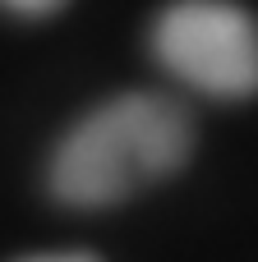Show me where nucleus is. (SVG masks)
Returning <instances> with one entry per match:
<instances>
[{"label":"nucleus","instance_id":"1","mask_svg":"<svg viewBox=\"0 0 258 262\" xmlns=\"http://www.w3.org/2000/svg\"><path fill=\"white\" fill-rule=\"evenodd\" d=\"M194 120L162 92H125L88 111L51 152L46 184L69 207H111L189 161Z\"/></svg>","mask_w":258,"mask_h":262},{"label":"nucleus","instance_id":"2","mask_svg":"<svg viewBox=\"0 0 258 262\" xmlns=\"http://www.w3.org/2000/svg\"><path fill=\"white\" fill-rule=\"evenodd\" d=\"M157 60L208 97L258 92V23L231 0H175L152 23Z\"/></svg>","mask_w":258,"mask_h":262},{"label":"nucleus","instance_id":"3","mask_svg":"<svg viewBox=\"0 0 258 262\" xmlns=\"http://www.w3.org/2000/svg\"><path fill=\"white\" fill-rule=\"evenodd\" d=\"M0 5L14 9V14H32V18H37V14H55L65 0H0Z\"/></svg>","mask_w":258,"mask_h":262},{"label":"nucleus","instance_id":"4","mask_svg":"<svg viewBox=\"0 0 258 262\" xmlns=\"http://www.w3.org/2000/svg\"><path fill=\"white\" fill-rule=\"evenodd\" d=\"M23 262H97L92 253H42V258H23Z\"/></svg>","mask_w":258,"mask_h":262}]
</instances>
